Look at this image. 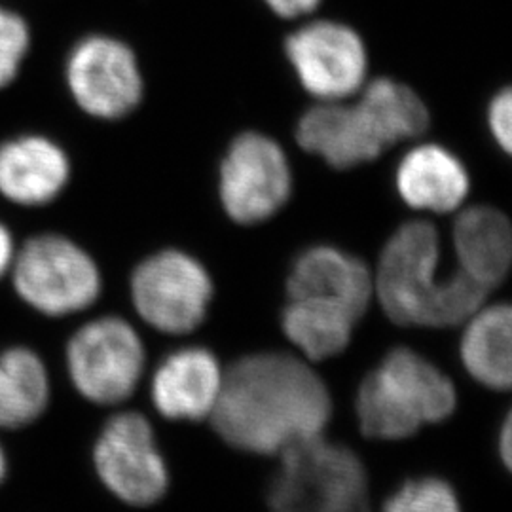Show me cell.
<instances>
[{
  "label": "cell",
  "instance_id": "obj_1",
  "mask_svg": "<svg viewBox=\"0 0 512 512\" xmlns=\"http://www.w3.org/2000/svg\"><path fill=\"white\" fill-rule=\"evenodd\" d=\"M332 418V393L315 365L293 349H260L224 368L209 423L228 448L275 459L298 442L323 437Z\"/></svg>",
  "mask_w": 512,
  "mask_h": 512
},
{
  "label": "cell",
  "instance_id": "obj_2",
  "mask_svg": "<svg viewBox=\"0 0 512 512\" xmlns=\"http://www.w3.org/2000/svg\"><path fill=\"white\" fill-rule=\"evenodd\" d=\"M440 236L431 222L403 224L378 258L374 300L385 317L404 329H456L490 293L454 270L440 272Z\"/></svg>",
  "mask_w": 512,
  "mask_h": 512
},
{
  "label": "cell",
  "instance_id": "obj_3",
  "mask_svg": "<svg viewBox=\"0 0 512 512\" xmlns=\"http://www.w3.org/2000/svg\"><path fill=\"white\" fill-rule=\"evenodd\" d=\"M458 404V387L442 368L410 346H395L366 372L353 410L365 439L401 442L450 420Z\"/></svg>",
  "mask_w": 512,
  "mask_h": 512
},
{
  "label": "cell",
  "instance_id": "obj_4",
  "mask_svg": "<svg viewBox=\"0 0 512 512\" xmlns=\"http://www.w3.org/2000/svg\"><path fill=\"white\" fill-rule=\"evenodd\" d=\"M266 490L270 512H368V473L349 446L325 435L277 456Z\"/></svg>",
  "mask_w": 512,
  "mask_h": 512
},
{
  "label": "cell",
  "instance_id": "obj_5",
  "mask_svg": "<svg viewBox=\"0 0 512 512\" xmlns=\"http://www.w3.org/2000/svg\"><path fill=\"white\" fill-rule=\"evenodd\" d=\"M148 351L137 327L118 313L90 317L63 344V368L74 395L95 408H120L147 376Z\"/></svg>",
  "mask_w": 512,
  "mask_h": 512
},
{
  "label": "cell",
  "instance_id": "obj_6",
  "mask_svg": "<svg viewBox=\"0 0 512 512\" xmlns=\"http://www.w3.org/2000/svg\"><path fill=\"white\" fill-rule=\"evenodd\" d=\"M8 279L19 304L46 321L82 315L103 296L95 258L61 234L27 239L16 249Z\"/></svg>",
  "mask_w": 512,
  "mask_h": 512
},
{
  "label": "cell",
  "instance_id": "obj_7",
  "mask_svg": "<svg viewBox=\"0 0 512 512\" xmlns=\"http://www.w3.org/2000/svg\"><path fill=\"white\" fill-rule=\"evenodd\" d=\"M95 482L128 509L158 505L171 488V471L147 414L116 408L105 418L90 444Z\"/></svg>",
  "mask_w": 512,
  "mask_h": 512
},
{
  "label": "cell",
  "instance_id": "obj_8",
  "mask_svg": "<svg viewBox=\"0 0 512 512\" xmlns=\"http://www.w3.org/2000/svg\"><path fill=\"white\" fill-rule=\"evenodd\" d=\"M135 315L164 336H190L209 319L215 283L198 258L164 249L141 260L129 279Z\"/></svg>",
  "mask_w": 512,
  "mask_h": 512
},
{
  "label": "cell",
  "instance_id": "obj_9",
  "mask_svg": "<svg viewBox=\"0 0 512 512\" xmlns=\"http://www.w3.org/2000/svg\"><path fill=\"white\" fill-rule=\"evenodd\" d=\"M291 194L285 152L266 135L245 133L234 141L220 169V200L238 224L272 219Z\"/></svg>",
  "mask_w": 512,
  "mask_h": 512
},
{
  "label": "cell",
  "instance_id": "obj_10",
  "mask_svg": "<svg viewBox=\"0 0 512 512\" xmlns=\"http://www.w3.org/2000/svg\"><path fill=\"white\" fill-rule=\"evenodd\" d=\"M287 55L302 86L321 101H344L365 84V44L342 23L315 21L287 40Z\"/></svg>",
  "mask_w": 512,
  "mask_h": 512
},
{
  "label": "cell",
  "instance_id": "obj_11",
  "mask_svg": "<svg viewBox=\"0 0 512 512\" xmlns=\"http://www.w3.org/2000/svg\"><path fill=\"white\" fill-rule=\"evenodd\" d=\"M67 80L76 103L97 118H122L137 107L143 80L135 55L109 37H90L73 50Z\"/></svg>",
  "mask_w": 512,
  "mask_h": 512
},
{
  "label": "cell",
  "instance_id": "obj_12",
  "mask_svg": "<svg viewBox=\"0 0 512 512\" xmlns=\"http://www.w3.org/2000/svg\"><path fill=\"white\" fill-rule=\"evenodd\" d=\"M224 380L219 355L207 346L186 344L171 349L154 366L148 397L160 418L173 423L209 421Z\"/></svg>",
  "mask_w": 512,
  "mask_h": 512
},
{
  "label": "cell",
  "instance_id": "obj_13",
  "mask_svg": "<svg viewBox=\"0 0 512 512\" xmlns=\"http://www.w3.org/2000/svg\"><path fill=\"white\" fill-rule=\"evenodd\" d=\"M296 137L308 152L338 169L372 162L391 147L376 112L363 97L351 105L323 101L302 116Z\"/></svg>",
  "mask_w": 512,
  "mask_h": 512
},
{
  "label": "cell",
  "instance_id": "obj_14",
  "mask_svg": "<svg viewBox=\"0 0 512 512\" xmlns=\"http://www.w3.org/2000/svg\"><path fill=\"white\" fill-rule=\"evenodd\" d=\"M285 294L336 306L361 323L374 302V275L361 258L338 247L315 245L296 256Z\"/></svg>",
  "mask_w": 512,
  "mask_h": 512
},
{
  "label": "cell",
  "instance_id": "obj_15",
  "mask_svg": "<svg viewBox=\"0 0 512 512\" xmlns=\"http://www.w3.org/2000/svg\"><path fill=\"white\" fill-rule=\"evenodd\" d=\"M50 366L37 348L16 342L0 348V435L35 429L54 406Z\"/></svg>",
  "mask_w": 512,
  "mask_h": 512
},
{
  "label": "cell",
  "instance_id": "obj_16",
  "mask_svg": "<svg viewBox=\"0 0 512 512\" xmlns=\"http://www.w3.org/2000/svg\"><path fill=\"white\" fill-rule=\"evenodd\" d=\"M459 363L475 384L507 393L512 382V310L507 302H484L461 325Z\"/></svg>",
  "mask_w": 512,
  "mask_h": 512
},
{
  "label": "cell",
  "instance_id": "obj_17",
  "mask_svg": "<svg viewBox=\"0 0 512 512\" xmlns=\"http://www.w3.org/2000/svg\"><path fill=\"white\" fill-rule=\"evenodd\" d=\"M454 249L456 270L492 294L511 272V222L494 207H469L454 224Z\"/></svg>",
  "mask_w": 512,
  "mask_h": 512
},
{
  "label": "cell",
  "instance_id": "obj_18",
  "mask_svg": "<svg viewBox=\"0 0 512 512\" xmlns=\"http://www.w3.org/2000/svg\"><path fill=\"white\" fill-rule=\"evenodd\" d=\"M65 152L44 137H21L0 147V194L18 205H46L69 181Z\"/></svg>",
  "mask_w": 512,
  "mask_h": 512
},
{
  "label": "cell",
  "instance_id": "obj_19",
  "mask_svg": "<svg viewBox=\"0 0 512 512\" xmlns=\"http://www.w3.org/2000/svg\"><path fill=\"white\" fill-rule=\"evenodd\" d=\"M406 205L427 213L458 211L469 194V175L458 158L439 145L412 148L397 169Z\"/></svg>",
  "mask_w": 512,
  "mask_h": 512
},
{
  "label": "cell",
  "instance_id": "obj_20",
  "mask_svg": "<svg viewBox=\"0 0 512 512\" xmlns=\"http://www.w3.org/2000/svg\"><path fill=\"white\" fill-rule=\"evenodd\" d=\"M359 321L325 302L287 298L279 311V330L294 353L311 365L342 355L351 346Z\"/></svg>",
  "mask_w": 512,
  "mask_h": 512
},
{
  "label": "cell",
  "instance_id": "obj_21",
  "mask_svg": "<svg viewBox=\"0 0 512 512\" xmlns=\"http://www.w3.org/2000/svg\"><path fill=\"white\" fill-rule=\"evenodd\" d=\"M378 512H463L456 488L442 476L406 478L385 497Z\"/></svg>",
  "mask_w": 512,
  "mask_h": 512
},
{
  "label": "cell",
  "instance_id": "obj_22",
  "mask_svg": "<svg viewBox=\"0 0 512 512\" xmlns=\"http://www.w3.org/2000/svg\"><path fill=\"white\" fill-rule=\"evenodd\" d=\"M29 50V29L23 19L0 6V88L8 86Z\"/></svg>",
  "mask_w": 512,
  "mask_h": 512
},
{
  "label": "cell",
  "instance_id": "obj_23",
  "mask_svg": "<svg viewBox=\"0 0 512 512\" xmlns=\"http://www.w3.org/2000/svg\"><path fill=\"white\" fill-rule=\"evenodd\" d=\"M488 124L494 133L497 145L505 152H511L512 147V95L511 90H503L495 95L490 110Z\"/></svg>",
  "mask_w": 512,
  "mask_h": 512
},
{
  "label": "cell",
  "instance_id": "obj_24",
  "mask_svg": "<svg viewBox=\"0 0 512 512\" xmlns=\"http://www.w3.org/2000/svg\"><path fill=\"white\" fill-rule=\"evenodd\" d=\"M495 448H497V459L501 467L511 473L512 465V416L507 410L501 418V423L497 427V439H495Z\"/></svg>",
  "mask_w": 512,
  "mask_h": 512
},
{
  "label": "cell",
  "instance_id": "obj_25",
  "mask_svg": "<svg viewBox=\"0 0 512 512\" xmlns=\"http://www.w3.org/2000/svg\"><path fill=\"white\" fill-rule=\"evenodd\" d=\"M270 8L283 18H298L310 14L321 0H266Z\"/></svg>",
  "mask_w": 512,
  "mask_h": 512
},
{
  "label": "cell",
  "instance_id": "obj_26",
  "mask_svg": "<svg viewBox=\"0 0 512 512\" xmlns=\"http://www.w3.org/2000/svg\"><path fill=\"white\" fill-rule=\"evenodd\" d=\"M16 241L12 232L0 222V283L10 274L14 256H16Z\"/></svg>",
  "mask_w": 512,
  "mask_h": 512
},
{
  "label": "cell",
  "instance_id": "obj_27",
  "mask_svg": "<svg viewBox=\"0 0 512 512\" xmlns=\"http://www.w3.org/2000/svg\"><path fill=\"white\" fill-rule=\"evenodd\" d=\"M12 473V459H10V450L6 448V444L0 439V490L6 486L8 478Z\"/></svg>",
  "mask_w": 512,
  "mask_h": 512
}]
</instances>
